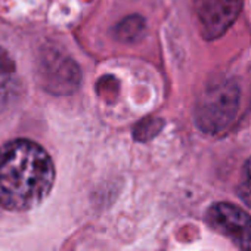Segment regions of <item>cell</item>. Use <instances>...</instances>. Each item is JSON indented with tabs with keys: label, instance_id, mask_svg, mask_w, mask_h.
<instances>
[{
	"label": "cell",
	"instance_id": "8992f818",
	"mask_svg": "<svg viewBox=\"0 0 251 251\" xmlns=\"http://www.w3.org/2000/svg\"><path fill=\"white\" fill-rule=\"evenodd\" d=\"M15 86V64L9 53L0 48V102L14 93Z\"/></svg>",
	"mask_w": 251,
	"mask_h": 251
},
{
	"label": "cell",
	"instance_id": "277c9868",
	"mask_svg": "<svg viewBox=\"0 0 251 251\" xmlns=\"http://www.w3.org/2000/svg\"><path fill=\"white\" fill-rule=\"evenodd\" d=\"M43 86L56 95L74 92L80 84V70L77 64L58 49H46L39 67Z\"/></svg>",
	"mask_w": 251,
	"mask_h": 251
},
{
	"label": "cell",
	"instance_id": "7a4b0ae2",
	"mask_svg": "<svg viewBox=\"0 0 251 251\" xmlns=\"http://www.w3.org/2000/svg\"><path fill=\"white\" fill-rule=\"evenodd\" d=\"M239 106V89L232 81L208 86L195 106V123L204 133L219 135L233 121Z\"/></svg>",
	"mask_w": 251,
	"mask_h": 251
},
{
	"label": "cell",
	"instance_id": "3957f363",
	"mask_svg": "<svg viewBox=\"0 0 251 251\" xmlns=\"http://www.w3.org/2000/svg\"><path fill=\"white\" fill-rule=\"evenodd\" d=\"M205 220L241 251H251V214L245 210L230 202H216L207 210Z\"/></svg>",
	"mask_w": 251,
	"mask_h": 251
},
{
	"label": "cell",
	"instance_id": "6da1fadb",
	"mask_svg": "<svg viewBox=\"0 0 251 251\" xmlns=\"http://www.w3.org/2000/svg\"><path fill=\"white\" fill-rule=\"evenodd\" d=\"M55 183L50 155L36 142L17 139L0 147V205L25 211L42 204Z\"/></svg>",
	"mask_w": 251,
	"mask_h": 251
},
{
	"label": "cell",
	"instance_id": "ba28073f",
	"mask_svg": "<svg viewBox=\"0 0 251 251\" xmlns=\"http://www.w3.org/2000/svg\"><path fill=\"white\" fill-rule=\"evenodd\" d=\"M135 21H136V17H130V18H127V20H124V21L118 25V31H124V30H127V31H129V33H126V34H124L123 39H126V40H132L133 37H138V36L141 34V31H142V28H144V23H142V20H139L138 24H135Z\"/></svg>",
	"mask_w": 251,
	"mask_h": 251
},
{
	"label": "cell",
	"instance_id": "5b68a950",
	"mask_svg": "<svg viewBox=\"0 0 251 251\" xmlns=\"http://www.w3.org/2000/svg\"><path fill=\"white\" fill-rule=\"evenodd\" d=\"M242 9L241 0H195V12L201 34L207 40L223 36Z\"/></svg>",
	"mask_w": 251,
	"mask_h": 251
},
{
	"label": "cell",
	"instance_id": "52a82bcc",
	"mask_svg": "<svg viewBox=\"0 0 251 251\" xmlns=\"http://www.w3.org/2000/svg\"><path fill=\"white\" fill-rule=\"evenodd\" d=\"M238 195L251 208V158H248L242 167L238 182Z\"/></svg>",
	"mask_w": 251,
	"mask_h": 251
}]
</instances>
